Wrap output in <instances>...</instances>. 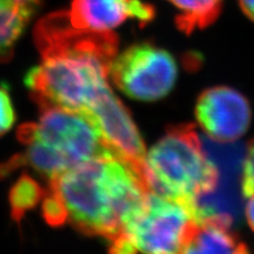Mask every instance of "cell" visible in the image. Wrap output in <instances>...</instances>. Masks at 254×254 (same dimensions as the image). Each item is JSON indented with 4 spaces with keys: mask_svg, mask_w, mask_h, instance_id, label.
Returning <instances> with one entry per match:
<instances>
[{
    "mask_svg": "<svg viewBox=\"0 0 254 254\" xmlns=\"http://www.w3.org/2000/svg\"><path fill=\"white\" fill-rule=\"evenodd\" d=\"M195 117L212 140L233 142L249 129L251 107L246 98L238 91L227 86H215L199 95Z\"/></svg>",
    "mask_w": 254,
    "mask_h": 254,
    "instance_id": "8992f818",
    "label": "cell"
},
{
    "mask_svg": "<svg viewBox=\"0 0 254 254\" xmlns=\"http://www.w3.org/2000/svg\"><path fill=\"white\" fill-rule=\"evenodd\" d=\"M14 122L15 113L7 86L0 85V136L12 128Z\"/></svg>",
    "mask_w": 254,
    "mask_h": 254,
    "instance_id": "4fadbf2b",
    "label": "cell"
},
{
    "mask_svg": "<svg viewBox=\"0 0 254 254\" xmlns=\"http://www.w3.org/2000/svg\"><path fill=\"white\" fill-rule=\"evenodd\" d=\"M239 4L244 13L254 21V0H239Z\"/></svg>",
    "mask_w": 254,
    "mask_h": 254,
    "instance_id": "2e32d148",
    "label": "cell"
},
{
    "mask_svg": "<svg viewBox=\"0 0 254 254\" xmlns=\"http://www.w3.org/2000/svg\"><path fill=\"white\" fill-rule=\"evenodd\" d=\"M196 224L193 208L147 190L109 241L112 253H183Z\"/></svg>",
    "mask_w": 254,
    "mask_h": 254,
    "instance_id": "277c9868",
    "label": "cell"
},
{
    "mask_svg": "<svg viewBox=\"0 0 254 254\" xmlns=\"http://www.w3.org/2000/svg\"><path fill=\"white\" fill-rule=\"evenodd\" d=\"M231 220L208 217L196 221L183 253H245V244L232 232Z\"/></svg>",
    "mask_w": 254,
    "mask_h": 254,
    "instance_id": "ba28073f",
    "label": "cell"
},
{
    "mask_svg": "<svg viewBox=\"0 0 254 254\" xmlns=\"http://www.w3.org/2000/svg\"><path fill=\"white\" fill-rule=\"evenodd\" d=\"M246 213V219L251 228L254 231V193L249 196V201L246 204L245 208Z\"/></svg>",
    "mask_w": 254,
    "mask_h": 254,
    "instance_id": "9a60e30c",
    "label": "cell"
},
{
    "mask_svg": "<svg viewBox=\"0 0 254 254\" xmlns=\"http://www.w3.org/2000/svg\"><path fill=\"white\" fill-rule=\"evenodd\" d=\"M41 207H43L41 208L43 217L50 226L59 227L63 226L67 221L66 209L64 207L62 200L56 193L47 190L45 196L43 198V206Z\"/></svg>",
    "mask_w": 254,
    "mask_h": 254,
    "instance_id": "7c38bea8",
    "label": "cell"
},
{
    "mask_svg": "<svg viewBox=\"0 0 254 254\" xmlns=\"http://www.w3.org/2000/svg\"><path fill=\"white\" fill-rule=\"evenodd\" d=\"M142 176L148 190L183 202L195 213V201L214 190L218 170L194 126H171L146 152Z\"/></svg>",
    "mask_w": 254,
    "mask_h": 254,
    "instance_id": "3957f363",
    "label": "cell"
},
{
    "mask_svg": "<svg viewBox=\"0 0 254 254\" xmlns=\"http://www.w3.org/2000/svg\"><path fill=\"white\" fill-rule=\"evenodd\" d=\"M49 190L62 200L73 227L110 241L150 190L134 165L119 155H105L50 179Z\"/></svg>",
    "mask_w": 254,
    "mask_h": 254,
    "instance_id": "6da1fadb",
    "label": "cell"
},
{
    "mask_svg": "<svg viewBox=\"0 0 254 254\" xmlns=\"http://www.w3.org/2000/svg\"><path fill=\"white\" fill-rule=\"evenodd\" d=\"M39 110L37 123L19 127L18 139L26 150L0 165V179L27 165L50 180L94 158L122 157L84 114L58 106Z\"/></svg>",
    "mask_w": 254,
    "mask_h": 254,
    "instance_id": "7a4b0ae2",
    "label": "cell"
},
{
    "mask_svg": "<svg viewBox=\"0 0 254 254\" xmlns=\"http://www.w3.org/2000/svg\"><path fill=\"white\" fill-rule=\"evenodd\" d=\"M45 193L46 190H43L38 182L27 174H23L9 190L8 201L12 219L20 224L27 211L37 207Z\"/></svg>",
    "mask_w": 254,
    "mask_h": 254,
    "instance_id": "8fae6325",
    "label": "cell"
},
{
    "mask_svg": "<svg viewBox=\"0 0 254 254\" xmlns=\"http://www.w3.org/2000/svg\"><path fill=\"white\" fill-rule=\"evenodd\" d=\"M241 190L245 198H249L254 193V141L249 146L246 151L243 168V182Z\"/></svg>",
    "mask_w": 254,
    "mask_h": 254,
    "instance_id": "5bb4252c",
    "label": "cell"
},
{
    "mask_svg": "<svg viewBox=\"0 0 254 254\" xmlns=\"http://www.w3.org/2000/svg\"><path fill=\"white\" fill-rule=\"evenodd\" d=\"M178 9L179 30L190 34L214 23L221 12L222 0H167Z\"/></svg>",
    "mask_w": 254,
    "mask_h": 254,
    "instance_id": "30bf717a",
    "label": "cell"
},
{
    "mask_svg": "<svg viewBox=\"0 0 254 254\" xmlns=\"http://www.w3.org/2000/svg\"><path fill=\"white\" fill-rule=\"evenodd\" d=\"M73 26L92 32H113L126 20L145 25L153 19L154 7L142 0H73L66 11Z\"/></svg>",
    "mask_w": 254,
    "mask_h": 254,
    "instance_id": "52a82bcc",
    "label": "cell"
},
{
    "mask_svg": "<svg viewBox=\"0 0 254 254\" xmlns=\"http://www.w3.org/2000/svg\"><path fill=\"white\" fill-rule=\"evenodd\" d=\"M41 0H0V63L13 56L15 44L24 33Z\"/></svg>",
    "mask_w": 254,
    "mask_h": 254,
    "instance_id": "9c48e42d",
    "label": "cell"
},
{
    "mask_svg": "<svg viewBox=\"0 0 254 254\" xmlns=\"http://www.w3.org/2000/svg\"><path fill=\"white\" fill-rule=\"evenodd\" d=\"M178 75L176 60L166 50L150 43L129 46L116 56L110 77L129 98L155 101L170 93Z\"/></svg>",
    "mask_w": 254,
    "mask_h": 254,
    "instance_id": "5b68a950",
    "label": "cell"
}]
</instances>
